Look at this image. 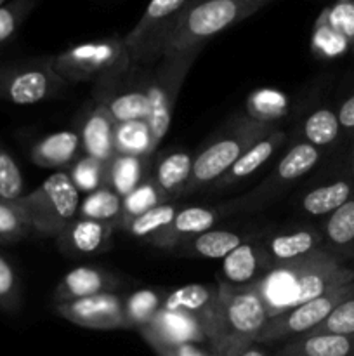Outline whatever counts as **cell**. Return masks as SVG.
<instances>
[{
    "label": "cell",
    "instance_id": "cell-5",
    "mask_svg": "<svg viewBox=\"0 0 354 356\" xmlns=\"http://www.w3.org/2000/svg\"><path fill=\"white\" fill-rule=\"evenodd\" d=\"M51 65L66 83L94 82L99 86L127 75L132 59L124 38L106 37L71 45L51 56Z\"/></svg>",
    "mask_w": 354,
    "mask_h": 356
},
{
    "label": "cell",
    "instance_id": "cell-36",
    "mask_svg": "<svg viewBox=\"0 0 354 356\" xmlns=\"http://www.w3.org/2000/svg\"><path fill=\"white\" fill-rule=\"evenodd\" d=\"M31 226L19 202L0 200V243H16L28 238Z\"/></svg>",
    "mask_w": 354,
    "mask_h": 356
},
{
    "label": "cell",
    "instance_id": "cell-16",
    "mask_svg": "<svg viewBox=\"0 0 354 356\" xmlns=\"http://www.w3.org/2000/svg\"><path fill=\"white\" fill-rule=\"evenodd\" d=\"M146 343L207 344L200 320L183 309L162 308L151 323L137 330Z\"/></svg>",
    "mask_w": 354,
    "mask_h": 356
},
{
    "label": "cell",
    "instance_id": "cell-27",
    "mask_svg": "<svg viewBox=\"0 0 354 356\" xmlns=\"http://www.w3.org/2000/svg\"><path fill=\"white\" fill-rule=\"evenodd\" d=\"M323 247L337 257H354V197L326 216L321 225Z\"/></svg>",
    "mask_w": 354,
    "mask_h": 356
},
{
    "label": "cell",
    "instance_id": "cell-26",
    "mask_svg": "<svg viewBox=\"0 0 354 356\" xmlns=\"http://www.w3.org/2000/svg\"><path fill=\"white\" fill-rule=\"evenodd\" d=\"M193 159L194 156L184 149L165 153L158 159L151 179L155 181L158 190L165 195L167 200L184 195L187 183H189Z\"/></svg>",
    "mask_w": 354,
    "mask_h": 356
},
{
    "label": "cell",
    "instance_id": "cell-35",
    "mask_svg": "<svg viewBox=\"0 0 354 356\" xmlns=\"http://www.w3.org/2000/svg\"><path fill=\"white\" fill-rule=\"evenodd\" d=\"M73 184L80 193H94L99 188L108 186V162L94 156L82 155L68 170Z\"/></svg>",
    "mask_w": 354,
    "mask_h": 356
},
{
    "label": "cell",
    "instance_id": "cell-18",
    "mask_svg": "<svg viewBox=\"0 0 354 356\" xmlns=\"http://www.w3.org/2000/svg\"><path fill=\"white\" fill-rule=\"evenodd\" d=\"M115 129H117V122L106 110V106L92 101L82 113V120H80L78 131H76L83 155L110 162L117 155Z\"/></svg>",
    "mask_w": 354,
    "mask_h": 356
},
{
    "label": "cell",
    "instance_id": "cell-30",
    "mask_svg": "<svg viewBox=\"0 0 354 356\" xmlns=\"http://www.w3.org/2000/svg\"><path fill=\"white\" fill-rule=\"evenodd\" d=\"M342 136L337 110L332 108H316L305 117L301 127V141L323 149L333 146Z\"/></svg>",
    "mask_w": 354,
    "mask_h": 356
},
{
    "label": "cell",
    "instance_id": "cell-28",
    "mask_svg": "<svg viewBox=\"0 0 354 356\" xmlns=\"http://www.w3.org/2000/svg\"><path fill=\"white\" fill-rule=\"evenodd\" d=\"M246 240H248V235H243L239 232L212 228L184 242L179 249L186 256L201 257V259H224Z\"/></svg>",
    "mask_w": 354,
    "mask_h": 356
},
{
    "label": "cell",
    "instance_id": "cell-42",
    "mask_svg": "<svg viewBox=\"0 0 354 356\" xmlns=\"http://www.w3.org/2000/svg\"><path fill=\"white\" fill-rule=\"evenodd\" d=\"M333 30L349 40L354 47V0H337L319 14Z\"/></svg>",
    "mask_w": 354,
    "mask_h": 356
},
{
    "label": "cell",
    "instance_id": "cell-46",
    "mask_svg": "<svg viewBox=\"0 0 354 356\" xmlns=\"http://www.w3.org/2000/svg\"><path fill=\"white\" fill-rule=\"evenodd\" d=\"M260 346H262V344H259V343H253L252 346H248V348H246V350L243 351V353L239 355V356H269V355H267L266 351H264L262 348H260Z\"/></svg>",
    "mask_w": 354,
    "mask_h": 356
},
{
    "label": "cell",
    "instance_id": "cell-22",
    "mask_svg": "<svg viewBox=\"0 0 354 356\" xmlns=\"http://www.w3.org/2000/svg\"><path fill=\"white\" fill-rule=\"evenodd\" d=\"M82 153L78 132L58 131L38 139L30 149V160L42 169L71 167Z\"/></svg>",
    "mask_w": 354,
    "mask_h": 356
},
{
    "label": "cell",
    "instance_id": "cell-20",
    "mask_svg": "<svg viewBox=\"0 0 354 356\" xmlns=\"http://www.w3.org/2000/svg\"><path fill=\"white\" fill-rule=\"evenodd\" d=\"M260 242L274 266L292 263V261L309 256L316 250L325 249L321 229L314 228V226H295V228L278 229L269 235L260 236Z\"/></svg>",
    "mask_w": 354,
    "mask_h": 356
},
{
    "label": "cell",
    "instance_id": "cell-39",
    "mask_svg": "<svg viewBox=\"0 0 354 356\" xmlns=\"http://www.w3.org/2000/svg\"><path fill=\"white\" fill-rule=\"evenodd\" d=\"M24 195V179L19 165L0 143V200L14 202Z\"/></svg>",
    "mask_w": 354,
    "mask_h": 356
},
{
    "label": "cell",
    "instance_id": "cell-3",
    "mask_svg": "<svg viewBox=\"0 0 354 356\" xmlns=\"http://www.w3.org/2000/svg\"><path fill=\"white\" fill-rule=\"evenodd\" d=\"M271 0H191L177 21L163 54L200 51L215 35L242 23Z\"/></svg>",
    "mask_w": 354,
    "mask_h": 356
},
{
    "label": "cell",
    "instance_id": "cell-37",
    "mask_svg": "<svg viewBox=\"0 0 354 356\" xmlns=\"http://www.w3.org/2000/svg\"><path fill=\"white\" fill-rule=\"evenodd\" d=\"M165 202L169 200L158 190V186L151 179V176L146 177L135 190H132L130 193L121 198V204H124V222L132 218H137V216L148 212L149 209L156 207L160 204H165Z\"/></svg>",
    "mask_w": 354,
    "mask_h": 356
},
{
    "label": "cell",
    "instance_id": "cell-31",
    "mask_svg": "<svg viewBox=\"0 0 354 356\" xmlns=\"http://www.w3.org/2000/svg\"><path fill=\"white\" fill-rule=\"evenodd\" d=\"M80 216L82 218L96 219L121 229L124 225V204L121 197L110 186H103L94 193H89L80 202Z\"/></svg>",
    "mask_w": 354,
    "mask_h": 356
},
{
    "label": "cell",
    "instance_id": "cell-48",
    "mask_svg": "<svg viewBox=\"0 0 354 356\" xmlns=\"http://www.w3.org/2000/svg\"><path fill=\"white\" fill-rule=\"evenodd\" d=\"M6 2H9V0H0V6H3Z\"/></svg>",
    "mask_w": 354,
    "mask_h": 356
},
{
    "label": "cell",
    "instance_id": "cell-41",
    "mask_svg": "<svg viewBox=\"0 0 354 356\" xmlns=\"http://www.w3.org/2000/svg\"><path fill=\"white\" fill-rule=\"evenodd\" d=\"M21 308V284L12 264L0 256V309L17 312Z\"/></svg>",
    "mask_w": 354,
    "mask_h": 356
},
{
    "label": "cell",
    "instance_id": "cell-12",
    "mask_svg": "<svg viewBox=\"0 0 354 356\" xmlns=\"http://www.w3.org/2000/svg\"><path fill=\"white\" fill-rule=\"evenodd\" d=\"M59 316L69 323L94 330L127 329L125 318V296L118 292L90 296L54 306Z\"/></svg>",
    "mask_w": 354,
    "mask_h": 356
},
{
    "label": "cell",
    "instance_id": "cell-47",
    "mask_svg": "<svg viewBox=\"0 0 354 356\" xmlns=\"http://www.w3.org/2000/svg\"><path fill=\"white\" fill-rule=\"evenodd\" d=\"M349 176L354 177V145L351 149V159H349Z\"/></svg>",
    "mask_w": 354,
    "mask_h": 356
},
{
    "label": "cell",
    "instance_id": "cell-33",
    "mask_svg": "<svg viewBox=\"0 0 354 356\" xmlns=\"http://www.w3.org/2000/svg\"><path fill=\"white\" fill-rule=\"evenodd\" d=\"M177 211H179V205L165 202V204H160L156 207L149 209L148 212L137 216V218L125 221L121 229L128 236H132V238L142 240V242L148 243L153 236L158 235L160 232H163L172 222Z\"/></svg>",
    "mask_w": 354,
    "mask_h": 356
},
{
    "label": "cell",
    "instance_id": "cell-15",
    "mask_svg": "<svg viewBox=\"0 0 354 356\" xmlns=\"http://www.w3.org/2000/svg\"><path fill=\"white\" fill-rule=\"evenodd\" d=\"M273 268L274 263L267 256L260 236H253L222 259L219 282L236 287L253 285Z\"/></svg>",
    "mask_w": 354,
    "mask_h": 356
},
{
    "label": "cell",
    "instance_id": "cell-8",
    "mask_svg": "<svg viewBox=\"0 0 354 356\" xmlns=\"http://www.w3.org/2000/svg\"><path fill=\"white\" fill-rule=\"evenodd\" d=\"M191 0H149L144 13L124 38L132 65L162 59L170 35Z\"/></svg>",
    "mask_w": 354,
    "mask_h": 356
},
{
    "label": "cell",
    "instance_id": "cell-32",
    "mask_svg": "<svg viewBox=\"0 0 354 356\" xmlns=\"http://www.w3.org/2000/svg\"><path fill=\"white\" fill-rule=\"evenodd\" d=\"M115 152L117 155L151 156L156 152L153 136L146 120L124 122L115 129Z\"/></svg>",
    "mask_w": 354,
    "mask_h": 356
},
{
    "label": "cell",
    "instance_id": "cell-45",
    "mask_svg": "<svg viewBox=\"0 0 354 356\" xmlns=\"http://www.w3.org/2000/svg\"><path fill=\"white\" fill-rule=\"evenodd\" d=\"M337 117H339L340 131L342 134L354 136V94L349 96L347 99L342 101L339 108H337Z\"/></svg>",
    "mask_w": 354,
    "mask_h": 356
},
{
    "label": "cell",
    "instance_id": "cell-44",
    "mask_svg": "<svg viewBox=\"0 0 354 356\" xmlns=\"http://www.w3.org/2000/svg\"><path fill=\"white\" fill-rule=\"evenodd\" d=\"M149 348L158 356H212L208 350H201L198 344H167V343H149Z\"/></svg>",
    "mask_w": 354,
    "mask_h": 356
},
{
    "label": "cell",
    "instance_id": "cell-14",
    "mask_svg": "<svg viewBox=\"0 0 354 356\" xmlns=\"http://www.w3.org/2000/svg\"><path fill=\"white\" fill-rule=\"evenodd\" d=\"M128 75V73H127ZM127 75L111 82L99 83L94 90V101L106 106L117 124L146 120L149 118V101L146 94V80H125Z\"/></svg>",
    "mask_w": 354,
    "mask_h": 356
},
{
    "label": "cell",
    "instance_id": "cell-24",
    "mask_svg": "<svg viewBox=\"0 0 354 356\" xmlns=\"http://www.w3.org/2000/svg\"><path fill=\"white\" fill-rule=\"evenodd\" d=\"M219 299V284H189L167 292L165 309H183L200 320L201 327L208 322Z\"/></svg>",
    "mask_w": 354,
    "mask_h": 356
},
{
    "label": "cell",
    "instance_id": "cell-40",
    "mask_svg": "<svg viewBox=\"0 0 354 356\" xmlns=\"http://www.w3.org/2000/svg\"><path fill=\"white\" fill-rule=\"evenodd\" d=\"M347 45H351L349 40L342 37L337 30H333L321 16H318L314 23V30H312V52L318 56H325V58H332V56L346 51Z\"/></svg>",
    "mask_w": 354,
    "mask_h": 356
},
{
    "label": "cell",
    "instance_id": "cell-1",
    "mask_svg": "<svg viewBox=\"0 0 354 356\" xmlns=\"http://www.w3.org/2000/svg\"><path fill=\"white\" fill-rule=\"evenodd\" d=\"M354 282V270L326 249L292 263L278 264L252 287L262 299L269 318Z\"/></svg>",
    "mask_w": 354,
    "mask_h": 356
},
{
    "label": "cell",
    "instance_id": "cell-9",
    "mask_svg": "<svg viewBox=\"0 0 354 356\" xmlns=\"http://www.w3.org/2000/svg\"><path fill=\"white\" fill-rule=\"evenodd\" d=\"M68 83L54 72L51 56L0 66V101L37 104L61 97Z\"/></svg>",
    "mask_w": 354,
    "mask_h": 356
},
{
    "label": "cell",
    "instance_id": "cell-38",
    "mask_svg": "<svg viewBox=\"0 0 354 356\" xmlns=\"http://www.w3.org/2000/svg\"><path fill=\"white\" fill-rule=\"evenodd\" d=\"M37 3L38 0H9L0 6V47L12 40Z\"/></svg>",
    "mask_w": 354,
    "mask_h": 356
},
{
    "label": "cell",
    "instance_id": "cell-23",
    "mask_svg": "<svg viewBox=\"0 0 354 356\" xmlns=\"http://www.w3.org/2000/svg\"><path fill=\"white\" fill-rule=\"evenodd\" d=\"M276 356H354V336L333 332L307 334L281 344Z\"/></svg>",
    "mask_w": 354,
    "mask_h": 356
},
{
    "label": "cell",
    "instance_id": "cell-6",
    "mask_svg": "<svg viewBox=\"0 0 354 356\" xmlns=\"http://www.w3.org/2000/svg\"><path fill=\"white\" fill-rule=\"evenodd\" d=\"M17 202L26 214L31 232L45 238H56L76 219L80 211V191L68 172L58 170Z\"/></svg>",
    "mask_w": 354,
    "mask_h": 356
},
{
    "label": "cell",
    "instance_id": "cell-2",
    "mask_svg": "<svg viewBox=\"0 0 354 356\" xmlns=\"http://www.w3.org/2000/svg\"><path fill=\"white\" fill-rule=\"evenodd\" d=\"M217 284V305L203 327L207 350L212 356H239L257 343L269 316L252 285Z\"/></svg>",
    "mask_w": 354,
    "mask_h": 356
},
{
    "label": "cell",
    "instance_id": "cell-10",
    "mask_svg": "<svg viewBox=\"0 0 354 356\" xmlns=\"http://www.w3.org/2000/svg\"><path fill=\"white\" fill-rule=\"evenodd\" d=\"M354 291V282L337 287L312 301L304 302L294 309L281 313V315L273 316L267 320L264 329L260 330L257 343L271 344V343H287V341L295 339L311 334L312 330L318 329L323 322L330 316V313Z\"/></svg>",
    "mask_w": 354,
    "mask_h": 356
},
{
    "label": "cell",
    "instance_id": "cell-19",
    "mask_svg": "<svg viewBox=\"0 0 354 356\" xmlns=\"http://www.w3.org/2000/svg\"><path fill=\"white\" fill-rule=\"evenodd\" d=\"M120 287L121 280L118 275L96 266H78L62 275L54 289L52 302L54 306L65 305L104 292H117Z\"/></svg>",
    "mask_w": 354,
    "mask_h": 356
},
{
    "label": "cell",
    "instance_id": "cell-21",
    "mask_svg": "<svg viewBox=\"0 0 354 356\" xmlns=\"http://www.w3.org/2000/svg\"><path fill=\"white\" fill-rule=\"evenodd\" d=\"M285 139H287V132H285L283 129L274 127L266 138L257 141L248 152L243 153V155L236 160L235 165H233L221 179H217L208 188H210L212 191H222L246 181L250 176H253L257 170L262 169V167L276 155V152L280 149V146L283 145Z\"/></svg>",
    "mask_w": 354,
    "mask_h": 356
},
{
    "label": "cell",
    "instance_id": "cell-13",
    "mask_svg": "<svg viewBox=\"0 0 354 356\" xmlns=\"http://www.w3.org/2000/svg\"><path fill=\"white\" fill-rule=\"evenodd\" d=\"M233 211H236L235 202L217 205V207H203V205L180 207L172 222L163 232L153 236L148 243L163 250H176L187 240L214 228L222 216Z\"/></svg>",
    "mask_w": 354,
    "mask_h": 356
},
{
    "label": "cell",
    "instance_id": "cell-25",
    "mask_svg": "<svg viewBox=\"0 0 354 356\" xmlns=\"http://www.w3.org/2000/svg\"><path fill=\"white\" fill-rule=\"evenodd\" d=\"M353 197L354 177L349 176L307 190L298 200V207L311 218H326Z\"/></svg>",
    "mask_w": 354,
    "mask_h": 356
},
{
    "label": "cell",
    "instance_id": "cell-11",
    "mask_svg": "<svg viewBox=\"0 0 354 356\" xmlns=\"http://www.w3.org/2000/svg\"><path fill=\"white\" fill-rule=\"evenodd\" d=\"M323 149L304 141H297L295 145H292L290 149L281 156L276 169L264 183H260L255 190H252L245 197L235 200L236 211H250V209L260 207L264 202L271 200L278 191L285 190L292 183L302 179L305 174L311 172L319 163Z\"/></svg>",
    "mask_w": 354,
    "mask_h": 356
},
{
    "label": "cell",
    "instance_id": "cell-17",
    "mask_svg": "<svg viewBox=\"0 0 354 356\" xmlns=\"http://www.w3.org/2000/svg\"><path fill=\"white\" fill-rule=\"evenodd\" d=\"M115 232V226L78 216L56 236V243L69 256H97L111 249Z\"/></svg>",
    "mask_w": 354,
    "mask_h": 356
},
{
    "label": "cell",
    "instance_id": "cell-29",
    "mask_svg": "<svg viewBox=\"0 0 354 356\" xmlns=\"http://www.w3.org/2000/svg\"><path fill=\"white\" fill-rule=\"evenodd\" d=\"M149 176V156L115 155L108 162V186L121 198Z\"/></svg>",
    "mask_w": 354,
    "mask_h": 356
},
{
    "label": "cell",
    "instance_id": "cell-4",
    "mask_svg": "<svg viewBox=\"0 0 354 356\" xmlns=\"http://www.w3.org/2000/svg\"><path fill=\"white\" fill-rule=\"evenodd\" d=\"M276 125L259 118L238 117L224 131L207 143L193 159L189 183L184 195H191L201 188H208L221 179L236 160L248 152L257 141L266 138Z\"/></svg>",
    "mask_w": 354,
    "mask_h": 356
},
{
    "label": "cell",
    "instance_id": "cell-43",
    "mask_svg": "<svg viewBox=\"0 0 354 356\" xmlns=\"http://www.w3.org/2000/svg\"><path fill=\"white\" fill-rule=\"evenodd\" d=\"M316 332H333V334H351L354 336V291L330 313L328 318L321 323Z\"/></svg>",
    "mask_w": 354,
    "mask_h": 356
},
{
    "label": "cell",
    "instance_id": "cell-34",
    "mask_svg": "<svg viewBox=\"0 0 354 356\" xmlns=\"http://www.w3.org/2000/svg\"><path fill=\"white\" fill-rule=\"evenodd\" d=\"M165 292L155 289H141L125 296V318L127 329L139 330L151 323L156 313L162 309Z\"/></svg>",
    "mask_w": 354,
    "mask_h": 356
},
{
    "label": "cell",
    "instance_id": "cell-7",
    "mask_svg": "<svg viewBox=\"0 0 354 356\" xmlns=\"http://www.w3.org/2000/svg\"><path fill=\"white\" fill-rule=\"evenodd\" d=\"M198 54L200 51L163 54L156 68L146 79V94H148L149 101L148 124L151 129L155 148H158V145L169 132L177 97H179L184 80L191 72V66L196 61Z\"/></svg>",
    "mask_w": 354,
    "mask_h": 356
}]
</instances>
